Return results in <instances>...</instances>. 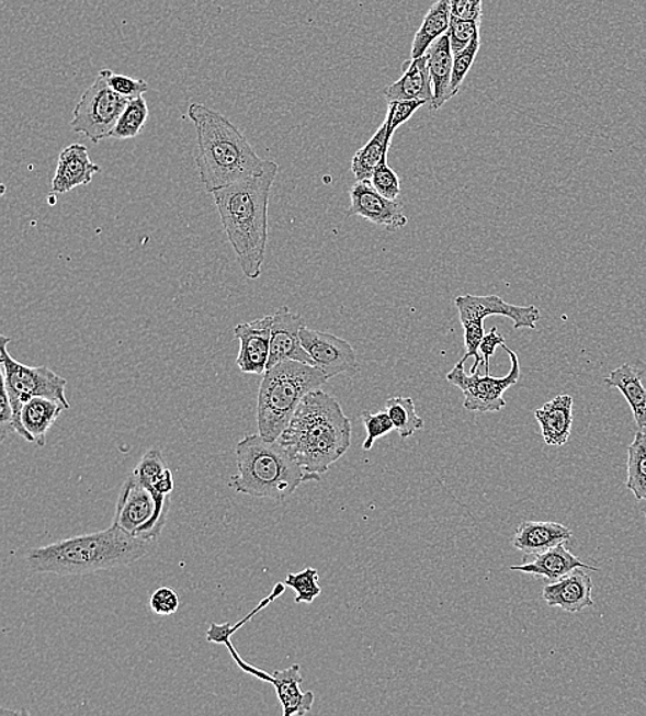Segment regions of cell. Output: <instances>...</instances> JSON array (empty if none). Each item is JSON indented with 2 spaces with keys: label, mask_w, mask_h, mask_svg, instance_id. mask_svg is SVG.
<instances>
[{
  "label": "cell",
  "mask_w": 646,
  "mask_h": 716,
  "mask_svg": "<svg viewBox=\"0 0 646 716\" xmlns=\"http://www.w3.org/2000/svg\"><path fill=\"white\" fill-rule=\"evenodd\" d=\"M480 36H477L476 39H473L471 45L466 48H463L461 53L454 54V68H452V79H451V94L455 96L460 93V88L463 83V80L467 77L468 71H471L473 64L477 57L478 50H480Z\"/></svg>",
  "instance_id": "obj_34"
},
{
  "label": "cell",
  "mask_w": 646,
  "mask_h": 716,
  "mask_svg": "<svg viewBox=\"0 0 646 716\" xmlns=\"http://www.w3.org/2000/svg\"><path fill=\"white\" fill-rule=\"evenodd\" d=\"M188 116L196 128L199 180L207 192L260 175L271 166L272 160L261 159L245 134L219 112L193 102Z\"/></svg>",
  "instance_id": "obj_3"
},
{
  "label": "cell",
  "mask_w": 646,
  "mask_h": 716,
  "mask_svg": "<svg viewBox=\"0 0 646 716\" xmlns=\"http://www.w3.org/2000/svg\"><path fill=\"white\" fill-rule=\"evenodd\" d=\"M279 171L277 163L260 175L245 178L213 192L220 224L247 279L261 276L268 245L269 197Z\"/></svg>",
  "instance_id": "obj_2"
},
{
  "label": "cell",
  "mask_w": 646,
  "mask_h": 716,
  "mask_svg": "<svg viewBox=\"0 0 646 716\" xmlns=\"http://www.w3.org/2000/svg\"><path fill=\"white\" fill-rule=\"evenodd\" d=\"M384 96L387 102L424 100L430 104L433 100V83L430 78L428 56L404 62L403 77L397 82L387 86Z\"/></svg>",
  "instance_id": "obj_19"
},
{
  "label": "cell",
  "mask_w": 646,
  "mask_h": 716,
  "mask_svg": "<svg viewBox=\"0 0 646 716\" xmlns=\"http://www.w3.org/2000/svg\"><path fill=\"white\" fill-rule=\"evenodd\" d=\"M450 37L452 53L457 54L466 48L473 39L480 36V21H468L451 18L450 29L446 31Z\"/></svg>",
  "instance_id": "obj_35"
},
{
  "label": "cell",
  "mask_w": 646,
  "mask_h": 716,
  "mask_svg": "<svg viewBox=\"0 0 646 716\" xmlns=\"http://www.w3.org/2000/svg\"><path fill=\"white\" fill-rule=\"evenodd\" d=\"M578 568L599 572V569L581 562L578 557L574 556V554L565 547V543L551 548V550L537 554L532 562L510 567L511 570H517V572L537 576V578H545L548 580V583L564 578V576H567L573 572L574 569Z\"/></svg>",
  "instance_id": "obj_21"
},
{
  "label": "cell",
  "mask_w": 646,
  "mask_h": 716,
  "mask_svg": "<svg viewBox=\"0 0 646 716\" xmlns=\"http://www.w3.org/2000/svg\"><path fill=\"white\" fill-rule=\"evenodd\" d=\"M304 327L303 316L293 314L287 306H282L273 315L268 370L284 362L315 365L314 360L301 342V330Z\"/></svg>",
  "instance_id": "obj_14"
},
{
  "label": "cell",
  "mask_w": 646,
  "mask_h": 716,
  "mask_svg": "<svg viewBox=\"0 0 646 716\" xmlns=\"http://www.w3.org/2000/svg\"><path fill=\"white\" fill-rule=\"evenodd\" d=\"M535 418L547 445L567 444L574 423V398L568 395L554 397L552 401L536 409Z\"/></svg>",
  "instance_id": "obj_20"
},
{
  "label": "cell",
  "mask_w": 646,
  "mask_h": 716,
  "mask_svg": "<svg viewBox=\"0 0 646 716\" xmlns=\"http://www.w3.org/2000/svg\"><path fill=\"white\" fill-rule=\"evenodd\" d=\"M284 583H277L276 586L273 587V590L271 594L267 596V599H263L260 604H258L254 610H252L249 615H247L245 618H241L240 622L236 624H230V623H225V624H217L213 623L212 626H209L208 632H207V640L208 643L212 644H223L225 639L234 637L236 633L239 632V629L243 626H246L247 623L251 621L252 617L257 616L258 613L261 611L265 610L267 606L271 605L273 601H276L279 596L283 595V592L285 590Z\"/></svg>",
  "instance_id": "obj_30"
},
{
  "label": "cell",
  "mask_w": 646,
  "mask_h": 716,
  "mask_svg": "<svg viewBox=\"0 0 646 716\" xmlns=\"http://www.w3.org/2000/svg\"><path fill=\"white\" fill-rule=\"evenodd\" d=\"M633 493L635 499L639 500V502L641 500H646V478L637 488L634 489Z\"/></svg>",
  "instance_id": "obj_44"
},
{
  "label": "cell",
  "mask_w": 646,
  "mask_h": 716,
  "mask_svg": "<svg viewBox=\"0 0 646 716\" xmlns=\"http://www.w3.org/2000/svg\"><path fill=\"white\" fill-rule=\"evenodd\" d=\"M605 384L621 390L632 408L635 423L638 429H646V387L641 379V373L630 364L612 371L604 379Z\"/></svg>",
  "instance_id": "obj_25"
},
{
  "label": "cell",
  "mask_w": 646,
  "mask_h": 716,
  "mask_svg": "<svg viewBox=\"0 0 646 716\" xmlns=\"http://www.w3.org/2000/svg\"><path fill=\"white\" fill-rule=\"evenodd\" d=\"M385 408L393 427L403 440L412 437L418 430L424 428L423 419L417 413L416 402L411 397H390Z\"/></svg>",
  "instance_id": "obj_28"
},
{
  "label": "cell",
  "mask_w": 646,
  "mask_h": 716,
  "mask_svg": "<svg viewBox=\"0 0 646 716\" xmlns=\"http://www.w3.org/2000/svg\"><path fill=\"white\" fill-rule=\"evenodd\" d=\"M149 606L150 611L156 613V615L171 616L179 611L180 596L177 595L174 590L169 589V587H160L150 596Z\"/></svg>",
  "instance_id": "obj_39"
},
{
  "label": "cell",
  "mask_w": 646,
  "mask_h": 716,
  "mask_svg": "<svg viewBox=\"0 0 646 716\" xmlns=\"http://www.w3.org/2000/svg\"><path fill=\"white\" fill-rule=\"evenodd\" d=\"M392 136L387 132V125L384 123L374 134V137L354 154L352 159V172L356 181H371L376 167L382 159L389 154Z\"/></svg>",
  "instance_id": "obj_27"
},
{
  "label": "cell",
  "mask_w": 646,
  "mask_h": 716,
  "mask_svg": "<svg viewBox=\"0 0 646 716\" xmlns=\"http://www.w3.org/2000/svg\"><path fill=\"white\" fill-rule=\"evenodd\" d=\"M452 18L481 21L483 0H450Z\"/></svg>",
  "instance_id": "obj_40"
},
{
  "label": "cell",
  "mask_w": 646,
  "mask_h": 716,
  "mask_svg": "<svg viewBox=\"0 0 646 716\" xmlns=\"http://www.w3.org/2000/svg\"><path fill=\"white\" fill-rule=\"evenodd\" d=\"M174 477L169 467L166 468L163 473L160 474L158 478L152 484H149L148 487L154 488L155 491H158L161 495H171L174 491Z\"/></svg>",
  "instance_id": "obj_43"
},
{
  "label": "cell",
  "mask_w": 646,
  "mask_h": 716,
  "mask_svg": "<svg viewBox=\"0 0 646 716\" xmlns=\"http://www.w3.org/2000/svg\"><path fill=\"white\" fill-rule=\"evenodd\" d=\"M429 104L424 100H398L387 102L386 125L390 136H395L398 127L413 116L419 107Z\"/></svg>",
  "instance_id": "obj_36"
},
{
  "label": "cell",
  "mask_w": 646,
  "mask_h": 716,
  "mask_svg": "<svg viewBox=\"0 0 646 716\" xmlns=\"http://www.w3.org/2000/svg\"><path fill=\"white\" fill-rule=\"evenodd\" d=\"M273 316L250 322H241L235 328V338L240 343L238 364L241 373L247 375H263L268 371L271 355Z\"/></svg>",
  "instance_id": "obj_15"
},
{
  "label": "cell",
  "mask_w": 646,
  "mask_h": 716,
  "mask_svg": "<svg viewBox=\"0 0 646 716\" xmlns=\"http://www.w3.org/2000/svg\"><path fill=\"white\" fill-rule=\"evenodd\" d=\"M128 101L131 100L113 91L99 73L75 106L71 122L73 133L84 136L93 144L111 138Z\"/></svg>",
  "instance_id": "obj_10"
},
{
  "label": "cell",
  "mask_w": 646,
  "mask_h": 716,
  "mask_svg": "<svg viewBox=\"0 0 646 716\" xmlns=\"http://www.w3.org/2000/svg\"><path fill=\"white\" fill-rule=\"evenodd\" d=\"M279 441L303 467L306 480L320 481L349 451L352 423L336 398L317 389L301 401Z\"/></svg>",
  "instance_id": "obj_1"
},
{
  "label": "cell",
  "mask_w": 646,
  "mask_h": 716,
  "mask_svg": "<svg viewBox=\"0 0 646 716\" xmlns=\"http://www.w3.org/2000/svg\"><path fill=\"white\" fill-rule=\"evenodd\" d=\"M284 584L295 591V604H314V601L321 594L319 584V572L315 568H306L303 572L288 573Z\"/></svg>",
  "instance_id": "obj_31"
},
{
  "label": "cell",
  "mask_w": 646,
  "mask_h": 716,
  "mask_svg": "<svg viewBox=\"0 0 646 716\" xmlns=\"http://www.w3.org/2000/svg\"><path fill=\"white\" fill-rule=\"evenodd\" d=\"M272 685L276 689L277 698L282 704L284 716H304L309 713L315 703L314 692H303L304 678L299 664H293L282 671H273Z\"/></svg>",
  "instance_id": "obj_23"
},
{
  "label": "cell",
  "mask_w": 646,
  "mask_h": 716,
  "mask_svg": "<svg viewBox=\"0 0 646 716\" xmlns=\"http://www.w3.org/2000/svg\"><path fill=\"white\" fill-rule=\"evenodd\" d=\"M587 569L578 568L564 578L543 587L542 596L548 606L562 607L569 613H579L586 607L594 606L591 599L593 591V580L586 572Z\"/></svg>",
  "instance_id": "obj_16"
},
{
  "label": "cell",
  "mask_w": 646,
  "mask_h": 716,
  "mask_svg": "<svg viewBox=\"0 0 646 716\" xmlns=\"http://www.w3.org/2000/svg\"><path fill=\"white\" fill-rule=\"evenodd\" d=\"M430 78L433 83V100L430 111H439L446 102L454 99L451 94L452 68H454V53H452L449 35L444 34L430 46L428 53Z\"/></svg>",
  "instance_id": "obj_22"
},
{
  "label": "cell",
  "mask_w": 646,
  "mask_h": 716,
  "mask_svg": "<svg viewBox=\"0 0 646 716\" xmlns=\"http://www.w3.org/2000/svg\"><path fill=\"white\" fill-rule=\"evenodd\" d=\"M100 171L101 167L91 161L88 147L82 144L69 145L58 156L52 190L61 195V193L73 191L75 187L88 186Z\"/></svg>",
  "instance_id": "obj_17"
},
{
  "label": "cell",
  "mask_w": 646,
  "mask_h": 716,
  "mask_svg": "<svg viewBox=\"0 0 646 716\" xmlns=\"http://www.w3.org/2000/svg\"><path fill=\"white\" fill-rule=\"evenodd\" d=\"M509 354L511 368L510 373L503 378H494V376L486 374L480 376V374H471L466 375L465 367H463V362H460L455 365L454 368L445 375V379L450 382L451 385L460 387L465 396V402L463 407L467 411L472 412H499L508 406L503 395L506 390H509L511 386L519 384L521 376V367L519 357H517L513 350L506 346L503 343L500 346Z\"/></svg>",
  "instance_id": "obj_11"
},
{
  "label": "cell",
  "mask_w": 646,
  "mask_h": 716,
  "mask_svg": "<svg viewBox=\"0 0 646 716\" xmlns=\"http://www.w3.org/2000/svg\"><path fill=\"white\" fill-rule=\"evenodd\" d=\"M362 421L365 432H367V439L363 443V451L365 452L373 450L376 440L385 437V435L390 434L395 430L392 419L386 411L378 413L364 411L362 413Z\"/></svg>",
  "instance_id": "obj_38"
},
{
  "label": "cell",
  "mask_w": 646,
  "mask_h": 716,
  "mask_svg": "<svg viewBox=\"0 0 646 716\" xmlns=\"http://www.w3.org/2000/svg\"><path fill=\"white\" fill-rule=\"evenodd\" d=\"M238 474L230 477L235 492L258 499L284 502L306 480L303 467L295 462L284 445L268 441L260 433L246 435L236 445Z\"/></svg>",
  "instance_id": "obj_5"
},
{
  "label": "cell",
  "mask_w": 646,
  "mask_h": 716,
  "mask_svg": "<svg viewBox=\"0 0 646 716\" xmlns=\"http://www.w3.org/2000/svg\"><path fill=\"white\" fill-rule=\"evenodd\" d=\"M12 338L0 337V368H2V386L7 390L10 404L13 408V432L21 439L32 443L30 434L25 432L21 423V411L26 401L32 397H46L61 402L67 409L71 408L66 396L67 379L61 378L47 367H30L18 362L9 353V344Z\"/></svg>",
  "instance_id": "obj_7"
},
{
  "label": "cell",
  "mask_w": 646,
  "mask_h": 716,
  "mask_svg": "<svg viewBox=\"0 0 646 716\" xmlns=\"http://www.w3.org/2000/svg\"><path fill=\"white\" fill-rule=\"evenodd\" d=\"M348 217H362L389 231L403 229L408 224L403 204L382 196L371 181H358L349 191Z\"/></svg>",
  "instance_id": "obj_13"
},
{
  "label": "cell",
  "mask_w": 646,
  "mask_h": 716,
  "mask_svg": "<svg viewBox=\"0 0 646 716\" xmlns=\"http://www.w3.org/2000/svg\"><path fill=\"white\" fill-rule=\"evenodd\" d=\"M371 184L382 196L396 201L401 193L400 178L396 174L395 170L387 164V156L382 159L378 167H376L373 177H371Z\"/></svg>",
  "instance_id": "obj_37"
},
{
  "label": "cell",
  "mask_w": 646,
  "mask_h": 716,
  "mask_svg": "<svg viewBox=\"0 0 646 716\" xmlns=\"http://www.w3.org/2000/svg\"><path fill=\"white\" fill-rule=\"evenodd\" d=\"M503 343V336H500V333L497 332V328L495 327L491 331L484 336L480 344V353L484 359V370H486V374H489V359L492 357L495 352H497V349L502 346Z\"/></svg>",
  "instance_id": "obj_41"
},
{
  "label": "cell",
  "mask_w": 646,
  "mask_h": 716,
  "mask_svg": "<svg viewBox=\"0 0 646 716\" xmlns=\"http://www.w3.org/2000/svg\"><path fill=\"white\" fill-rule=\"evenodd\" d=\"M451 18L450 0H438L429 9L422 21L421 29L418 30L416 37H413L411 59L427 56L430 46L449 31Z\"/></svg>",
  "instance_id": "obj_26"
},
{
  "label": "cell",
  "mask_w": 646,
  "mask_h": 716,
  "mask_svg": "<svg viewBox=\"0 0 646 716\" xmlns=\"http://www.w3.org/2000/svg\"><path fill=\"white\" fill-rule=\"evenodd\" d=\"M645 516H646V514H645Z\"/></svg>",
  "instance_id": "obj_45"
},
{
  "label": "cell",
  "mask_w": 646,
  "mask_h": 716,
  "mask_svg": "<svg viewBox=\"0 0 646 716\" xmlns=\"http://www.w3.org/2000/svg\"><path fill=\"white\" fill-rule=\"evenodd\" d=\"M66 409L61 402L46 397H32L30 401H26L21 411V423H23L25 432L30 434L32 443L45 446L48 430Z\"/></svg>",
  "instance_id": "obj_24"
},
{
  "label": "cell",
  "mask_w": 646,
  "mask_h": 716,
  "mask_svg": "<svg viewBox=\"0 0 646 716\" xmlns=\"http://www.w3.org/2000/svg\"><path fill=\"white\" fill-rule=\"evenodd\" d=\"M0 432L2 441L7 439L9 432H13V408L10 404L7 390L2 391V414H0Z\"/></svg>",
  "instance_id": "obj_42"
},
{
  "label": "cell",
  "mask_w": 646,
  "mask_h": 716,
  "mask_svg": "<svg viewBox=\"0 0 646 716\" xmlns=\"http://www.w3.org/2000/svg\"><path fill=\"white\" fill-rule=\"evenodd\" d=\"M573 531L558 522L524 521L515 532L513 545L525 556H537L562 543H567Z\"/></svg>",
  "instance_id": "obj_18"
},
{
  "label": "cell",
  "mask_w": 646,
  "mask_h": 716,
  "mask_svg": "<svg viewBox=\"0 0 646 716\" xmlns=\"http://www.w3.org/2000/svg\"><path fill=\"white\" fill-rule=\"evenodd\" d=\"M148 116L149 107L144 96L128 101L125 112L122 113L120 122H117L116 127L111 133V138H136L141 133L145 123H147Z\"/></svg>",
  "instance_id": "obj_29"
},
{
  "label": "cell",
  "mask_w": 646,
  "mask_h": 716,
  "mask_svg": "<svg viewBox=\"0 0 646 716\" xmlns=\"http://www.w3.org/2000/svg\"><path fill=\"white\" fill-rule=\"evenodd\" d=\"M455 306L457 311H460V321L463 327V332H465L466 354L463 355L461 362L465 363L471 357H475L476 360L471 370V374L478 373V368L484 364L480 344L484 336H486V330H484V319L486 317H508V319L513 321L514 330H521V328L535 330L536 322L542 317L536 306L511 305L498 295L477 296L466 294L456 296Z\"/></svg>",
  "instance_id": "obj_8"
},
{
  "label": "cell",
  "mask_w": 646,
  "mask_h": 716,
  "mask_svg": "<svg viewBox=\"0 0 646 716\" xmlns=\"http://www.w3.org/2000/svg\"><path fill=\"white\" fill-rule=\"evenodd\" d=\"M327 382L315 365L284 362L269 368L258 391L257 419L262 437L279 440L305 396Z\"/></svg>",
  "instance_id": "obj_6"
},
{
  "label": "cell",
  "mask_w": 646,
  "mask_h": 716,
  "mask_svg": "<svg viewBox=\"0 0 646 716\" xmlns=\"http://www.w3.org/2000/svg\"><path fill=\"white\" fill-rule=\"evenodd\" d=\"M301 342L314 360L315 367L319 368L328 380L341 374L356 373V352L344 339L332 333L310 330L305 326L301 330Z\"/></svg>",
  "instance_id": "obj_12"
},
{
  "label": "cell",
  "mask_w": 646,
  "mask_h": 716,
  "mask_svg": "<svg viewBox=\"0 0 646 716\" xmlns=\"http://www.w3.org/2000/svg\"><path fill=\"white\" fill-rule=\"evenodd\" d=\"M626 487L634 491L646 478V432L638 430L628 446Z\"/></svg>",
  "instance_id": "obj_32"
},
{
  "label": "cell",
  "mask_w": 646,
  "mask_h": 716,
  "mask_svg": "<svg viewBox=\"0 0 646 716\" xmlns=\"http://www.w3.org/2000/svg\"><path fill=\"white\" fill-rule=\"evenodd\" d=\"M170 495L145 486L132 473L121 489L113 524L138 539L155 542L167 522Z\"/></svg>",
  "instance_id": "obj_9"
},
{
  "label": "cell",
  "mask_w": 646,
  "mask_h": 716,
  "mask_svg": "<svg viewBox=\"0 0 646 716\" xmlns=\"http://www.w3.org/2000/svg\"><path fill=\"white\" fill-rule=\"evenodd\" d=\"M100 75L113 91L127 100L139 99L149 90V84L145 80L126 77L107 68L101 69Z\"/></svg>",
  "instance_id": "obj_33"
},
{
  "label": "cell",
  "mask_w": 646,
  "mask_h": 716,
  "mask_svg": "<svg viewBox=\"0 0 646 716\" xmlns=\"http://www.w3.org/2000/svg\"><path fill=\"white\" fill-rule=\"evenodd\" d=\"M154 548L155 542L138 539L113 524L105 531L32 548L26 564L35 573L82 576L126 567Z\"/></svg>",
  "instance_id": "obj_4"
}]
</instances>
